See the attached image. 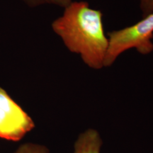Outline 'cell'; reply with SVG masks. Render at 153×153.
Segmentation results:
<instances>
[{
    "label": "cell",
    "instance_id": "1",
    "mask_svg": "<svg viewBox=\"0 0 153 153\" xmlns=\"http://www.w3.org/2000/svg\"><path fill=\"white\" fill-rule=\"evenodd\" d=\"M101 11L91 9L87 1H72L65 8L52 28L72 53L79 54L89 68L104 67L108 48Z\"/></svg>",
    "mask_w": 153,
    "mask_h": 153
},
{
    "label": "cell",
    "instance_id": "6",
    "mask_svg": "<svg viewBox=\"0 0 153 153\" xmlns=\"http://www.w3.org/2000/svg\"><path fill=\"white\" fill-rule=\"evenodd\" d=\"M30 7H37L42 4H54L65 8L72 2V0H23Z\"/></svg>",
    "mask_w": 153,
    "mask_h": 153
},
{
    "label": "cell",
    "instance_id": "3",
    "mask_svg": "<svg viewBox=\"0 0 153 153\" xmlns=\"http://www.w3.org/2000/svg\"><path fill=\"white\" fill-rule=\"evenodd\" d=\"M34 126L31 118L0 87V137L20 140Z\"/></svg>",
    "mask_w": 153,
    "mask_h": 153
},
{
    "label": "cell",
    "instance_id": "2",
    "mask_svg": "<svg viewBox=\"0 0 153 153\" xmlns=\"http://www.w3.org/2000/svg\"><path fill=\"white\" fill-rule=\"evenodd\" d=\"M108 48L104 67H110L124 51L136 49L142 55L153 51V12L137 24L108 33Z\"/></svg>",
    "mask_w": 153,
    "mask_h": 153
},
{
    "label": "cell",
    "instance_id": "5",
    "mask_svg": "<svg viewBox=\"0 0 153 153\" xmlns=\"http://www.w3.org/2000/svg\"><path fill=\"white\" fill-rule=\"evenodd\" d=\"M14 153H49V150L44 145L28 143L20 145Z\"/></svg>",
    "mask_w": 153,
    "mask_h": 153
},
{
    "label": "cell",
    "instance_id": "4",
    "mask_svg": "<svg viewBox=\"0 0 153 153\" xmlns=\"http://www.w3.org/2000/svg\"><path fill=\"white\" fill-rule=\"evenodd\" d=\"M102 144L99 132L95 129H87L76 140L73 153H100Z\"/></svg>",
    "mask_w": 153,
    "mask_h": 153
},
{
    "label": "cell",
    "instance_id": "7",
    "mask_svg": "<svg viewBox=\"0 0 153 153\" xmlns=\"http://www.w3.org/2000/svg\"><path fill=\"white\" fill-rule=\"evenodd\" d=\"M139 1L143 17L153 12V0H139Z\"/></svg>",
    "mask_w": 153,
    "mask_h": 153
}]
</instances>
